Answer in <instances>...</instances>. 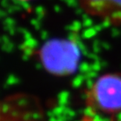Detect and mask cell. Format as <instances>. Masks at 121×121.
I'll use <instances>...</instances> for the list:
<instances>
[{"label": "cell", "instance_id": "6da1fadb", "mask_svg": "<svg viewBox=\"0 0 121 121\" xmlns=\"http://www.w3.org/2000/svg\"><path fill=\"white\" fill-rule=\"evenodd\" d=\"M86 106L94 112L115 115L121 112V73L100 74L86 91Z\"/></svg>", "mask_w": 121, "mask_h": 121}, {"label": "cell", "instance_id": "7a4b0ae2", "mask_svg": "<svg viewBox=\"0 0 121 121\" xmlns=\"http://www.w3.org/2000/svg\"><path fill=\"white\" fill-rule=\"evenodd\" d=\"M39 58L44 69L49 73L66 76L77 70L81 51L77 45L69 39H53L42 45Z\"/></svg>", "mask_w": 121, "mask_h": 121}, {"label": "cell", "instance_id": "3957f363", "mask_svg": "<svg viewBox=\"0 0 121 121\" xmlns=\"http://www.w3.org/2000/svg\"><path fill=\"white\" fill-rule=\"evenodd\" d=\"M87 16L110 26L121 25V0H77Z\"/></svg>", "mask_w": 121, "mask_h": 121}, {"label": "cell", "instance_id": "277c9868", "mask_svg": "<svg viewBox=\"0 0 121 121\" xmlns=\"http://www.w3.org/2000/svg\"><path fill=\"white\" fill-rule=\"evenodd\" d=\"M19 2H30V1H33V0H17Z\"/></svg>", "mask_w": 121, "mask_h": 121}]
</instances>
